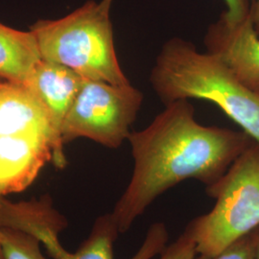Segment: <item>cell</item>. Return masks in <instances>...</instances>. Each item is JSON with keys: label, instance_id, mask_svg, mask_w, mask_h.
Masks as SVG:
<instances>
[{"label": "cell", "instance_id": "1", "mask_svg": "<svg viewBox=\"0 0 259 259\" xmlns=\"http://www.w3.org/2000/svg\"><path fill=\"white\" fill-rule=\"evenodd\" d=\"M164 107L145 129L128 138L134 171L111 212L120 233L177 185L186 180L205 186L217 182L253 140L243 131L200 124L188 99Z\"/></svg>", "mask_w": 259, "mask_h": 259}, {"label": "cell", "instance_id": "14", "mask_svg": "<svg viewBox=\"0 0 259 259\" xmlns=\"http://www.w3.org/2000/svg\"><path fill=\"white\" fill-rule=\"evenodd\" d=\"M212 259H254L251 232L233 242Z\"/></svg>", "mask_w": 259, "mask_h": 259}, {"label": "cell", "instance_id": "17", "mask_svg": "<svg viewBox=\"0 0 259 259\" xmlns=\"http://www.w3.org/2000/svg\"><path fill=\"white\" fill-rule=\"evenodd\" d=\"M252 242H253V251L254 259H259V227L251 232Z\"/></svg>", "mask_w": 259, "mask_h": 259}, {"label": "cell", "instance_id": "2", "mask_svg": "<svg viewBox=\"0 0 259 259\" xmlns=\"http://www.w3.org/2000/svg\"><path fill=\"white\" fill-rule=\"evenodd\" d=\"M150 83L164 106L180 99L215 104L259 144V95L241 83L218 56L172 37L157 54Z\"/></svg>", "mask_w": 259, "mask_h": 259}, {"label": "cell", "instance_id": "12", "mask_svg": "<svg viewBox=\"0 0 259 259\" xmlns=\"http://www.w3.org/2000/svg\"><path fill=\"white\" fill-rule=\"evenodd\" d=\"M0 241L5 259H46L40 240L27 232L1 227Z\"/></svg>", "mask_w": 259, "mask_h": 259}, {"label": "cell", "instance_id": "19", "mask_svg": "<svg viewBox=\"0 0 259 259\" xmlns=\"http://www.w3.org/2000/svg\"><path fill=\"white\" fill-rule=\"evenodd\" d=\"M0 79H2V78H0Z\"/></svg>", "mask_w": 259, "mask_h": 259}, {"label": "cell", "instance_id": "6", "mask_svg": "<svg viewBox=\"0 0 259 259\" xmlns=\"http://www.w3.org/2000/svg\"><path fill=\"white\" fill-rule=\"evenodd\" d=\"M143 98L132 83L83 80L62 127L64 144L84 138L108 148L120 147L128 140Z\"/></svg>", "mask_w": 259, "mask_h": 259}, {"label": "cell", "instance_id": "16", "mask_svg": "<svg viewBox=\"0 0 259 259\" xmlns=\"http://www.w3.org/2000/svg\"><path fill=\"white\" fill-rule=\"evenodd\" d=\"M250 17L255 32L259 36V0H253L250 7Z\"/></svg>", "mask_w": 259, "mask_h": 259}, {"label": "cell", "instance_id": "15", "mask_svg": "<svg viewBox=\"0 0 259 259\" xmlns=\"http://www.w3.org/2000/svg\"><path fill=\"white\" fill-rule=\"evenodd\" d=\"M228 6V11L222 16L232 23H237L246 19L250 14L251 4L250 0H224Z\"/></svg>", "mask_w": 259, "mask_h": 259}, {"label": "cell", "instance_id": "5", "mask_svg": "<svg viewBox=\"0 0 259 259\" xmlns=\"http://www.w3.org/2000/svg\"><path fill=\"white\" fill-rule=\"evenodd\" d=\"M205 192L215 200L212 209L185 228L196 243L195 259H212L259 227L258 143L252 140Z\"/></svg>", "mask_w": 259, "mask_h": 259}, {"label": "cell", "instance_id": "13", "mask_svg": "<svg viewBox=\"0 0 259 259\" xmlns=\"http://www.w3.org/2000/svg\"><path fill=\"white\" fill-rule=\"evenodd\" d=\"M159 255V259H195L197 255L196 243L185 230L176 240L167 245Z\"/></svg>", "mask_w": 259, "mask_h": 259}, {"label": "cell", "instance_id": "11", "mask_svg": "<svg viewBox=\"0 0 259 259\" xmlns=\"http://www.w3.org/2000/svg\"><path fill=\"white\" fill-rule=\"evenodd\" d=\"M40 60L31 31H19L0 22V78L24 84Z\"/></svg>", "mask_w": 259, "mask_h": 259}, {"label": "cell", "instance_id": "7", "mask_svg": "<svg viewBox=\"0 0 259 259\" xmlns=\"http://www.w3.org/2000/svg\"><path fill=\"white\" fill-rule=\"evenodd\" d=\"M204 44L207 52L221 58L241 83L259 95V36L250 14L237 23L221 15L207 28Z\"/></svg>", "mask_w": 259, "mask_h": 259}, {"label": "cell", "instance_id": "8", "mask_svg": "<svg viewBox=\"0 0 259 259\" xmlns=\"http://www.w3.org/2000/svg\"><path fill=\"white\" fill-rule=\"evenodd\" d=\"M0 225L37 237L52 258L66 259L69 254L59 240L60 233L67 227V220L53 206L49 196L27 202H11L2 197Z\"/></svg>", "mask_w": 259, "mask_h": 259}, {"label": "cell", "instance_id": "18", "mask_svg": "<svg viewBox=\"0 0 259 259\" xmlns=\"http://www.w3.org/2000/svg\"><path fill=\"white\" fill-rule=\"evenodd\" d=\"M3 195L0 193V203H1V199H2ZM0 230H1V225H0ZM0 259H5L4 256V252H3V249H2V245H1V241H0Z\"/></svg>", "mask_w": 259, "mask_h": 259}, {"label": "cell", "instance_id": "10", "mask_svg": "<svg viewBox=\"0 0 259 259\" xmlns=\"http://www.w3.org/2000/svg\"><path fill=\"white\" fill-rule=\"evenodd\" d=\"M119 230L111 213L98 217L93 224L89 237L75 252H69L66 259H114L113 244ZM169 233L163 222H156L149 227L139 250L130 259H153L166 248Z\"/></svg>", "mask_w": 259, "mask_h": 259}, {"label": "cell", "instance_id": "3", "mask_svg": "<svg viewBox=\"0 0 259 259\" xmlns=\"http://www.w3.org/2000/svg\"><path fill=\"white\" fill-rule=\"evenodd\" d=\"M66 166L46 109L24 84L0 79V193H18L47 162Z\"/></svg>", "mask_w": 259, "mask_h": 259}, {"label": "cell", "instance_id": "9", "mask_svg": "<svg viewBox=\"0 0 259 259\" xmlns=\"http://www.w3.org/2000/svg\"><path fill=\"white\" fill-rule=\"evenodd\" d=\"M83 80L68 67L40 60L24 83L46 109L56 140L62 148L65 145L62 127Z\"/></svg>", "mask_w": 259, "mask_h": 259}, {"label": "cell", "instance_id": "4", "mask_svg": "<svg viewBox=\"0 0 259 259\" xmlns=\"http://www.w3.org/2000/svg\"><path fill=\"white\" fill-rule=\"evenodd\" d=\"M111 2L91 0L62 19L37 20L30 31L41 60L68 67L84 80L130 84L114 47Z\"/></svg>", "mask_w": 259, "mask_h": 259}]
</instances>
